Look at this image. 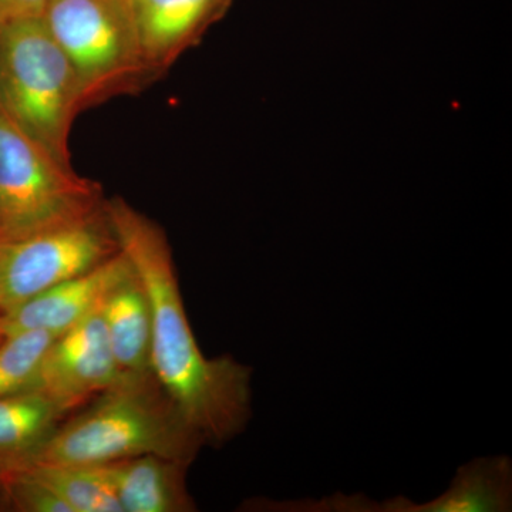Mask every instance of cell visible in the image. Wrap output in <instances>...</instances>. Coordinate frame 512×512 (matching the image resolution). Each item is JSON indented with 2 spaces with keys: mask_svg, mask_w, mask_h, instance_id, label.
Here are the masks:
<instances>
[{
  "mask_svg": "<svg viewBox=\"0 0 512 512\" xmlns=\"http://www.w3.org/2000/svg\"><path fill=\"white\" fill-rule=\"evenodd\" d=\"M104 210L150 303L154 379L202 443L232 439L251 414V369L232 357L208 359L201 352L163 229L120 197L104 201Z\"/></svg>",
  "mask_w": 512,
  "mask_h": 512,
  "instance_id": "obj_1",
  "label": "cell"
},
{
  "mask_svg": "<svg viewBox=\"0 0 512 512\" xmlns=\"http://www.w3.org/2000/svg\"><path fill=\"white\" fill-rule=\"evenodd\" d=\"M201 446L154 376L124 377L89 409L60 424L32 456L9 463L101 466L144 454L192 463Z\"/></svg>",
  "mask_w": 512,
  "mask_h": 512,
  "instance_id": "obj_2",
  "label": "cell"
},
{
  "mask_svg": "<svg viewBox=\"0 0 512 512\" xmlns=\"http://www.w3.org/2000/svg\"><path fill=\"white\" fill-rule=\"evenodd\" d=\"M0 104L57 160L72 165L70 134L84 111L82 94L43 16L0 29Z\"/></svg>",
  "mask_w": 512,
  "mask_h": 512,
  "instance_id": "obj_3",
  "label": "cell"
},
{
  "mask_svg": "<svg viewBox=\"0 0 512 512\" xmlns=\"http://www.w3.org/2000/svg\"><path fill=\"white\" fill-rule=\"evenodd\" d=\"M43 18L72 64L84 110L160 77L144 55L130 0H49Z\"/></svg>",
  "mask_w": 512,
  "mask_h": 512,
  "instance_id": "obj_4",
  "label": "cell"
},
{
  "mask_svg": "<svg viewBox=\"0 0 512 512\" xmlns=\"http://www.w3.org/2000/svg\"><path fill=\"white\" fill-rule=\"evenodd\" d=\"M101 187L57 160L0 104V238L100 208Z\"/></svg>",
  "mask_w": 512,
  "mask_h": 512,
  "instance_id": "obj_5",
  "label": "cell"
},
{
  "mask_svg": "<svg viewBox=\"0 0 512 512\" xmlns=\"http://www.w3.org/2000/svg\"><path fill=\"white\" fill-rule=\"evenodd\" d=\"M119 252L104 204L80 217L0 238V313L18 308Z\"/></svg>",
  "mask_w": 512,
  "mask_h": 512,
  "instance_id": "obj_6",
  "label": "cell"
},
{
  "mask_svg": "<svg viewBox=\"0 0 512 512\" xmlns=\"http://www.w3.org/2000/svg\"><path fill=\"white\" fill-rule=\"evenodd\" d=\"M100 306L56 336L40 366L36 389L67 413L124 379L111 352Z\"/></svg>",
  "mask_w": 512,
  "mask_h": 512,
  "instance_id": "obj_7",
  "label": "cell"
},
{
  "mask_svg": "<svg viewBox=\"0 0 512 512\" xmlns=\"http://www.w3.org/2000/svg\"><path fill=\"white\" fill-rule=\"evenodd\" d=\"M130 268L119 252L96 268L60 282L18 308L3 313L2 335L20 332H45L59 336L99 308L111 286Z\"/></svg>",
  "mask_w": 512,
  "mask_h": 512,
  "instance_id": "obj_8",
  "label": "cell"
},
{
  "mask_svg": "<svg viewBox=\"0 0 512 512\" xmlns=\"http://www.w3.org/2000/svg\"><path fill=\"white\" fill-rule=\"evenodd\" d=\"M232 0H130L148 63L167 72L224 18Z\"/></svg>",
  "mask_w": 512,
  "mask_h": 512,
  "instance_id": "obj_9",
  "label": "cell"
},
{
  "mask_svg": "<svg viewBox=\"0 0 512 512\" xmlns=\"http://www.w3.org/2000/svg\"><path fill=\"white\" fill-rule=\"evenodd\" d=\"M190 461L157 454L101 464L121 512H191L197 510L187 490Z\"/></svg>",
  "mask_w": 512,
  "mask_h": 512,
  "instance_id": "obj_10",
  "label": "cell"
},
{
  "mask_svg": "<svg viewBox=\"0 0 512 512\" xmlns=\"http://www.w3.org/2000/svg\"><path fill=\"white\" fill-rule=\"evenodd\" d=\"M100 309L121 375L128 379L153 376L150 303L133 266L111 286Z\"/></svg>",
  "mask_w": 512,
  "mask_h": 512,
  "instance_id": "obj_11",
  "label": "cell"
},
{
  "mask_svg": "<svg viewBox=\"0 0 512 512\" xmlns=\"http://www.w3.org/2000/svg\"><path fill=\"white\" fill-rule=\"evenodd\" d=\"M67 412L40 390L0 396V458L25 460L62 424Z\"/></svg>",
  "mask_w": 512,
  "mask_h": 512,
  "instance_id": "obj_12",
  "label": "cell"
},
{
  "mask_svg": "<svg viewBox=\"0 0 512 512\" xmlns=\"http://www.w3.org/2000/svg\"><path fill=\"white\" fill-rule=\"evenodd\" d=\"M510 505V463L497 458L464 467L446 494L410 511L498 512L510 510Z\"/></svg>",
  "mask_w": 512,
  "mask_h": 512,
  "instance_id": "obj_13",
  "label": "cell"
},
{
  "mask_svg": "<svg viewBox=\"0 0 512 512\" xmlns=\"http://www.w3.org/2000/svg\"><path fill=\"white\" fill-rule=\"evenodd\" d=\"M9 467L20 468L47 485L72 512H121L109 477L101 466L29 463L9 464Z\"/></svg>",
  "mask_w": 512,
  "mask_h": 512,
  "instance_id": "obj_14",
  "label": "cell"
},
{
  "mask_svg": "<svg viewBox=\"0 0 512 512\" xmlns=\"http://www.w3.org/2000/svg\"><path fill=\"white\" fill-rule=\"evenodd\" d=\"M55 338L45 332L3 336L0 340V396L36 389L43 357Z\"/></svg>",
  "mask_w": 512,
  "mask_h": 512,
  "instance_id": "obj_15",
  "label": "cell"
},
{
  "mask_svg": "<svg viewBox=\"0 0 512 512\" xmlns=\"http://www.w3.org/2000/svg\"><path fill=\"white\" fill-rule=\"evenodd\" d=\"M49 0H0V29L45 15Z\"/></svg>",
  "mask_w": 512,
  "mask_h": 512,
  "instance_id": "obj_16",
  "label": "cell"
},
{
  "mask_svg": "<svg viewBox=\"0 0 512 512\" xmlns=\"http://www.w3.org/2000/svg\"><path fill=\"white\" fill-rule=\"evenodd\" d=\"M8 470H9L8 460H3V458H0V487H2L3 478H5L6 473H8Z\"/></svg>",
  "mask_w": 512,
  "mask_h": 512,
  "instance_id": "obj_17",
  "label": "cell"
},
{
  "mask_svg": "<svg viewBox=\"0 0 512 512\" xmlns=\"http://www.w3.org/2000/svg\"><path fill=\"white\" fill-rule=\"evenodd\" d=\"M0 319H2V313H0ZM0 333H2V329H0Z\"/></svg>",
  "mask_w": 512,
  "mask_h": 512,
  "instance_id": "obj_18",
  "label": "cell"
},
{
  "mask_svg": "<svg viewBox=\"0 0 512 512\" xmlns=\"http://www.w3.org/2000/svg\"><path fill=\"white\" fill-rule=\"evenodd\" d=\"M2 339H3V335H2V333H0V340H2Z\"/></svg>",
  "mask_w": 512,
  "mask_h": 512,
  "instance_id": "obj_19",
  "label": "cell"
}]
</instances>
